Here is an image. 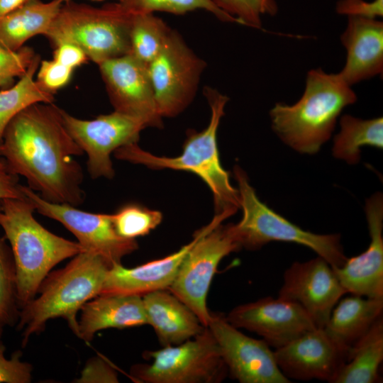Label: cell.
<instances>
[{"label":"cell","instance_id":"6da1fadb","mask_svg":"<svg viewBox=\"0 0 383 383\" xmlns=\"http://www.w3.org/2000/svg\"><path fill=\"white\" fill-rule=\"evenodd\" d=\"M82 154L53 103H36L21 111L0 143V157L26 179L30 189L48 201L74 206L84 199L82 169L74 158Z\"/></svg>","mask_w":383,"mask_h":383},{"label":"cell","instance_id":"7a4b0ae2","mask_svg":"<svg viewBox=\"0 0 383 383\" xmlns=\"http://www.w3.org/2000/svg\"><path fill=\"white\" fill-rule=\"evenodd\" d=\"M356 101L355 93L338 73L311 70L307 73L303 95L296 104L278 103L271 109L272 128L293 150L315 154L331 138L343 109Z\"/></svg>","mask_w":383,"mask_h":383},{"label":"cell","instance_id":"3957f363","mask_svg":"<svg viewBox=\"0 0 383 383\" xmlns=\"http://www.w3.org/2000/svg\"><path fill=\"white\" fill-rule=\"evenodd\" d=\"M34 205L27 198L6 199L0 203V226L9 240L16 274L19 311L37 295L53 267L84 251L82 247L58 236L39 223Z\"/></svg>","mask_w":383,"mask_h":383},{"label":"cell","instance_id":"277c9868","mask_svg":"<svg viewBox=\"0 0 383 383\" xmlns=\"http://www.w3.org/2000/svg\"><path fill=\"white\" fill-rule=\"evenodd\" d=\"M204 93L211 111L209 124L201 132L189 131L180 155L175 157L156 156L143 150L135 143L118 148L114 156L150 169H171L194 173L211 189L216 214L226 213L231 216L240 209L239 192L231 185L229 174L221 165L217 145V131L228 98L209 87L204 88Z\"/></svg>","mask_w":383,"mask_h":383},{"label":"cell","instance_id":"5b68a950","mask_svg":"<svg viewBox=\"0 0 383 383\" xmlns=\"http://www.w3.org/2000/svg\"><path fill=\"white\" fill-rule=\"evenodd\" d=\"M111 267L99 255L82 251L65 267L50 272L40 284L38 296L19 311L17 328L23 329L22 347L52 318L66 320L77 335V314L87 301L101 294Z\"/></svg>","mask_w":383,"mask_h":383},{"label":"cell","instance_id":"8992f818","mask_svg":"<svg viewBox=\"0 0 383 383\" xmlns=\"http://www.w3.org/2000/svg\"><path fill=\"white\" fill-rule=\"evenodd\" d=\"M133 16L119 2L94 7L70 1L62 5L45 36L54 48L77 45L99 65L130 53Z\"/></svg>","mask_w":383,"mask_h":383},{"label":"cell","instance_id":"52a82bcc","mask_svg":"<svg viewBox=\"0 0 383 383\" xmlns=\"http://www.w3.org/2000/svg\"><path fill=\"white\" fill-rule=\"evenodd\" d=\"M233 173L243 217L231 226L241 248L255 250L272 241L294 243L313 250L333 267L344 265L348 257L340 234H317L303 230L262 203L238 165L234 167Z\"/></svg>","mask_w":383,"mask_h":383},{"label":"cell","instance_id":"ba28073f","mask_svg":"<svg viewBox=\"0 0 383 383\" xmlns=\"http://www.w3.org/2000/svg\"><path fill=\"white\" fill-rule=\"evenodd\" d=\"M229 216L216 214L212 221L195 233L196 240L184 256L168 289L186 304L207 327L211 312L206 297L221 260L241 249L232 230V223L222 225Z\"/></svg>","mask_w":383,"mask_h":383},{"label":"cell","instance_id":"9c48e42d","mask_svg":"<svg viewBox=\"0 0 383 383\" xmlns=\"http://www.w3.org/2000/svg\"><path fill=\"white\" fill-rule=\"evenodd\" d=\"M150 364H135L131 376L143 383H219L228 374L208 327L182 343L143 354Z\"/></svg>","mask_w":383,"mask_h":383},{"label":"cell","instance_id":"30bf717a","mask_svg":"<svg viewBox=\"0 0 383 383\" xmlns=\"http://www.w3.org/2000/svg\"><path fill=\"white\" fill-rule=\"evenodd\" d=\"M205 67L204 61L172 30L158 55L148 65L162 118L178 115L192 102Z\"/></svg>","mask_w":383,"mask_h":383},{"label":"cell","instance_id":"8fae6325","mask_svg":"<svg viewBox=\"0 0 383 383\" xmlns=\"http://www.w3.org/2000/svg\"><path fill=\"white\" fill-rule=\"evenodd\" d=\"M69 133L87 155V170L93 179H112L114 170L111 154L118 148L139 140L140 132L151 127L140 117L114 111L93 120L76 118L61 109Z\"/></svg>","mask_w":383,"mask_h":383},{"label":"cell","instance_id":"7c38bea8","mask_svg":"<svg viewBox=\"0 0 383 383\" xmlns=\"http://www.w3.org/2000/svg\"><path fill=\"white\" fill-rule=\"evenodd\" d=\"M21 189L35 210L62 223L77 238L84 251L99 255L111 266L121 264L123 257L138 249L135 239H126L116 233L112 214L90 213L67 204L52 203L28 186L21 185Z\"/></svg>","mask_w":383,"mask_h":383},{"label":"cell","instance_id":"4fadbf2b","mask_svg":"<svg viewBox=\"0 0 383 383\" xmlns=\"http://www.w3.org/2000/svg\"><path fill=\"white\" fill-rule=\"evenodd\" d=\"M212 333L228 374L240 383H289L264 340L243 333L222 313L211 312L207 326Z\"/></svg>","mask_w":383,"mask_h":383},{"label":"cell","instance_id":"5bb4252c","mask_svg":"<svg viewBox=\"0 0 383 383\" xmlns=\"http://www.w3.org/2000/svg\"><path fill=\"white\" fill-rule=\"evenodd\" d=\"M345 294L333 267L318 255L308 261L294 262L284 271L278 297L297 304L317 328H324Z\"/></svg>","mask_w":383,"mask_h":383},{"label":"cell","instance_id":"9a60e30c","mask_svg":"<svg viewBox=\"0 0 383 383\" xmlns=\"http://www.w3.org/2000/svg\"><path fill=\"white\" fill-rule=\"evenodd\" d=\"M273 351L279 368L289 379L330 383L350 355V350L335 342L323 328L309 331Z\"/></svg>","mask_w":383,"mask_h":383},{"label":"cell","instance_id":"2e32d148","mask_svg":"<svg viewBox=\"0 0 383 383\" xmlns=\"http://www.w3.org/2000/svg\"><path fill=\"white\" fill-rule=\"evenodd\" d=\"M226 318L235 328L257 333L274 349L317 328L299 305L279 297L237 306Z\"/></svg>","mask_w":383,"mask_h":383},{"label":"cell","instance_id":"e0dca14e","mask_svg":"<svg viewBox=\"0 0 383 383\" xmlns=\"http://www.w3.org/2000/svg\"><path fill=\"white\" fill-rule=\"evenodd\" d=\"M99 67L114 111L143 118L151 127H162L146 65L128 53Z\"/></svg>","mask_w":383,"mask_h":383},{"label":"cell","instance_id":"ac0fdd59","mask_svg":"<svg viewBox=\"0 0 383 383\" xmlns=\"http://www.w3.org/2000/svg\"><path fill=\"white\" fill-rule=\"evenodd\" d=\"M370 243L361 254L333 267L347 294L383 298V197L377 192L365 202Z\"/></svg>","mask_w":383,"mask_h":383},{"label":"cell","instance_id":"d6986e66","mask_svg":"<svg viewBox=\"0 0 383 383\" xmlns=\"http://www.w3.org/2000/svg\"><path fill=\"white\" fill-rule=\"evenodd\" d=\"M340 40L346 61L338 73L350 87L383 70V23L375 18L349 16Z\"/></svg>","mask_w":383,"mask_h":383},{"label":"cell","instance_id":"ffe728a7","mask_svg":"<svg viewBox=\"0 0 383 383\" xmlns=\"http://www.w3.org/2000/svg\"><path fill=\"white\" fill-rule=\"evenodd\" d=\"M196 240V235L177 252L133 268L115 264L109 269L101 294L143 296L151 292L168 289L179 267ZM100 294V295H101Z\"/></svg>","mask_w":383,"mask_h":383},{"label":"cell","instance_id":"44dd1931","mask_svg":"<svg viewBox=\"0 0 383 383\" xmlns=\"http://www.w3.org/2000/svg\"><path fill=\"white\" fill-rule=\"evenodd\" d=\"M80 311L77 336L87 343L104 329L148 324L143 299L138 295L101 294L87 301Z\"/></svg>","mask_w":383,"mask_h":383},{"label":"cell","instance_id":"7402d4cb","mask_svg":"<svg viewBox=\"0 0 383 383\" xmlns=\"http://www.w3.org/2000/svg\"><path fill=\"white\" fill-rule=\"evenodd\" d=\"M148 324L160 344L175 345L191 339L205 326L197 316L170 290H157L142 296Z\"/></svg>","mask_w":383,"mask_h":383},{"label":"cell","instance_id":"603a6c76","mask_svg":"<svg viewBox=\"0 0 383 383\" xmlns=\"http://www.w3.org/2000/svg\"><path fill=\"white\" fill-rule=\"evenodd\" d=\"M383 298L351 294L340 299L323 328L335 342L350 350L382 316Z\"/></svg>","mask_w":383,"mask_h":383},{"label":"cell","instance_id":"cb8c5ba5","mask_svg":"<svg viewBox=\"0 0 383 383\" xmlns=\"http://www.w3.org/2000/svg\"><path fill=\"white\" fill-rule=\"evenodd\" d=\"M62 4L60 0H26L0 16V45L16 51L33 36L45 35Z\"/></svg>","mask_w":383,"mask_h":383},{"label":"cell","instance_id":"d4e9b609","mask_svg":"<svg viewBox=\"0 0 383 383\" xmlns=\"http://www.w3.org/2000/svg\"><path fill=\"white\" fill-rule=\"evenodd\" d=\"M383 360V318L352 348L348 361L332 383H374L379 382V370Z\"/></svg>","mask_w":383,"mask_h":383},{"label":"cell","instance_id":"484cf974","mask_svg":"<svg viewBox=\"0 0 383 383\" xmlns=\"http://www.w3.org/2000/svg\"><path fill=\"white\" fill-rule=\"evenodd\" d=\"M340 126L332 148L335 158L354 165L360 161L362 147L368 145L382 149V117L364 120L345 114L340 118Z\"/></svg>","mask_w":383,"mask_h":383},{"label":"cell","instance_id":"4316f807","mask_svg":"<svg viewBox=\"0 0 383 383\" xmlns=\"http://www.w3.org/2000/svg\"><path fill=\"white\" fill-rule=\"evenodd\" d=\"M40 57L35 55L26 73L11 88L0 91V143L10 121L21 111L36 103L52 104L54 94L45 90L34 79Z\"/></svg>","mask_w":383,"mask_h":383},{"label":"cell","instance_id":"83f0119b","mask_svg":"<svg viewBox=\"0 0 383 383\" xmlns=\"http://www.w3.org/2000/svg\"><path fill=\"white\" fill-rule=\"evenodd\" d=\"M172 29L152 13L135 14L130 27V54L147 66L162 49Z\"/></svg>","mask_w":383,"mask_h":383},{"label":"cell","instance_id":"f1b7e54d","mask_svg":"<svg viewBox=\"0 0 383 383\" xmlns=\"http://www.w3.org/2000/svg\"><path fill=\"white\" fill-rule=\"evenodd\" d=\"M119 4L133 15L153 13L154 11L184 14L196 9H204L221 21L241 24L238 18L220 9L213 0H124Z\"/></svg>","mask_w":383,"mask_h":383},{"label":"cell","instance_id":"f546056e","mask_svg":"<svg viewBox=\"0 0 383 383\" xmlns=\"http://www.w3.org/2000/svg\"><path fill=\"white\" fill-rule=\"evenodd\" d=\"M162 214L138 204H128L112 214L116 233L126 239L148 235L162 221Z\"/></svg>","mask_w":383,"mask_h":383},{"label":"cell","instance_id":"4dcf8cb0","mask_svg":"<svg viewBox=\"0 0 383 383\" xmlns=\"http://www.w3.org/2000/svg\"><path fill=\"white\" fill-rule=\"evenodd\" d=\"M18 316L15 262L11 248L0 236V318L6 326H13Z\"/></svg>","mask_w":383,"mask_h":383},{"label":"cell","instance_id":"1f68e13d","mask_svg":"<svg viewBox=\"0 0 383 383\" xmlns=\"http://www.w3.org/2000/svg\"><path fill=\"white\" fill-rule=\"evenodd\" d=\"M228 14L238 18L242 25L260 29L261 15H274L277 6L274 0H213Z\"/></svg>","mask_w":383,"mask_h":383},{"label":"cell","instance_id":"d6a6232c","mask_svg":"<svg viewBox=\"0 0 383 383\" xmlns=\"http://www.w3.org/2000/svg\"><path fill=\"white\" fill-rule=\"evenodd\" d=\"M35 55L29 47L14 51L0 45V87L11 85L16 77H21Z\"/></svg>","mask_w":383,"mask_h":383},{"label":"cell","instance_id":"836d02e7","mask_svg":"<svg viewBox=\"0 0 383 383\" xmlns=\"http://www.w3.org/2000/svg\"><path fill=\"white\" fill-rule=\"evenodd\" d=\"M6 347L0 340V382L29 383L32 379V365L21 360V352H14L6 358Z\"/></svg>","mask_w":383,"mask_h":383},{"label":"cell","instance_id":"e575fe53","mask_svg":"<svg viewBox=\"0 0 383 383\" xmlns=\"http://www.w3.org/2000/svg\"><path fill=\"white\" fill-rule=\"evenodd\" d=\"M73 70L55 60H42L36 81L45 90L55 94L69 83Z\"/></svg>","mask_w":383,"mask_h":383},{"label":"cell","instance_id":"d590c367","mask_svg":"<svg viewBox=\"0 0 383 383\" xmlns=\"http://www.w3.org/2000/svg\"><path fill=\"white\" fill-rule=\"evenodd\" d=\"M76 382L81 383H116L118 382V373L112 365L104 359L96 357L86 364Z\"/></svg>","mask_w":383,"mask_h":383},{"label":"cell","instance_id":"8d00e7d4","mask_svg":"<svg viewBox=\"0 0 383 383\" xmlns=\"http://www.w3.org/2000/svg\"><path fill=\"white\" fill-rule=\"evenodd\" d=\"M383 0L366 2L363 0H340L336 6L338 13L349 16L373 18L382 16Z\"/></svg>","mask_w":383,"mask_h":383},{"label":"cell","instance_id":"74e56055","mask_svg":"<svg viewBox=\"0 0 383 383\" xmlns=\"http://www.w3.org/2000/svg\"><path fill=\"white\" fill-rule=\"evenodd\" d=\"M26 197L18 183V176L11 170L4 159H0V201Z\"/></svg>","mask_w":383,"mask_h":383},{"label":"cell","instance_id":"f35d334b","mask_svg":"<svg viewBox=\"0 0 383 383\" xmlns=\"http://www.w3.org/2000/svg\"><path fill=\"white\" fill-rule=\"evenodd\" d=\"M53 60L73 70L89 60L85 52L72 43H62L56 46L53 52Z\"/></svg>","mask_w":383,"mask_h":383},{"label":"cell","instance_id":"ab89813d","mask_svg":"<svg viewBox=\"0 0 383 383\" xmlns=\"http://www.w3.org/2000/svg\"><path fill=\"white\" fill-rule=\"evenodd\" d=\"M26 0H0V16L16 9Z\"/></svg>","mask_w":383,"mask_h":383},{"label":"cell","instance_id":"60d3db41","mask_svg":"<svg viewBox=\"0 0 383 383\" xmlns=\"http://www.w3.org/2000/svg\"><path fill=\"white\" fill-rule=\"evenodd\" d=\"M6 326L5 323L3 321V320L0 318V340L1 338L3 333L4 327Z\"/></svg>","mask_w":383,"mask_h":383},{"label":"cell","instance_id":"b9f144b4","mask_svg":"<svg viewBox=\"0 0 383 383\" xmlns=\"http://www.w3.org/2000/svg\"><path fill=\"white\" fill-rule=\"evenodd\" d=\"M62 1V2H67V1H70V0H60ZM96 1H101V0H96ZM118 2H122L124 0H118Z\"/></svg>","mask_w":383,"mask_h":383}]
</instances>
